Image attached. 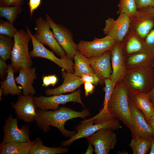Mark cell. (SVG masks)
<instances>
[{"label": "cell", "mask_w": 154, "mask_h": 154, "mask_svg": "<svg viewBox=\"0 0 154 154\" xmlns=\"http://www.w3.org/2000/svg\"><path fill=\"white\" fill-rule=\"evenodd\" d=\"M123 42L124 56L139 52L147 51L145 40L133 33L129 31Z\"/></svg>", "instance_id": "cell-21"}, {"label": "cell", "mask_w": 154, "mask_h": 154, "mask_svg": "<svg viewBox=\"0 0 154 154\" xmlns=\"http://www.w3.org/2000/svg\"><path fill=\"white\" fill-rule=\"evenodd\" d=\"M42 86L46 87L51 85V82L48 76L44 75L42 76Z\"/></svg>", "instance_id": "cell-41"}, {"label": "cell", "mask_w": 154, "mask_h": 154, "mask_svg": "<svg viewBox=\"0 0 154 154\" xmlns=\"http://www.w3.org/2000/svg\"><path fill=\"white\" fill-rule=\"evenodd\" d=\"M74 74L81 77L84 74H95L91 67L88 58L78 50L74 56Z\"/></svg>", "instance_id": "cell-26"}, {"label": "cell", "mask_w": 154, "mask_h": 154, "mask_svg": "<svg viewBox=\"0 0 154 154\" xmlns=\"http://www.w3.org/2000/svg\"><path fill=\"white\" fill-rule=\"evenodd\" d=\"M50 28L47 21L40 17L36 20L35 28V32L33 36L38 42L49 47L61 58H68Z\"/></svg>", "instance_id": "cell-7"}, {"label": "cell", "mask_w": 154, "mask_h": 154, "mask_svg": "<svg viewBox=\"0 0 154 154\" xmlns=\"http://www.w3.org/2000/svg\"><path fill=\"white\" fill-rule=\"evenodd\" d=\"M23 11L21 6L6 7H0V16L5 18L10 23L13 24L19 15Z\"/></svg>", "instance_id": "cell-30"}, {"label": "cell", "mask_w": 154, "mask_h": 154, "mask_svg": "<svg viewBox=\"0 0 154 154\" xmlns=\"http://www.w3.org/2000/svg\"><path fill=\"white\" fill-rule=\"evenodd\" d=\"M148 11L154 17V6L146 8Z\"/></svg>", "instance_id": "cell-47"}, {"label": "cell", "mask_w": 154, "mask_h": 154, "mask_svg": "<svg viewBox=\"0 0 154 154\" xmlns=\"http://www.w3.org/2000/svg\"><path fill=\"white\" fill-rule=\"evenodd\" d=\"M149 154H154V139L151 141V145Z\"/></svg>", "instance_id": "cell-46"}, {"label": "cell", "mask_w": 154, "mask_h": 154, "mask_svg": "<svg viewBox=\"0 0 154 154\" xmlns=\"http://www.w3.org/2000/svg\"><path fill=\"white\" fill-rule=\"evenodd\" d=\"M147 94L150 102L154 105V86Z\"/></svg>", "instance_id": "cell-43"}, {"label": "cell", "mask_w": 154, "mask_h": 154, "mask_svg": "<svg viewBox=\"0 0 154 154\" xmlns=\"http://www.w3.org/2000/svg\"><path fill=\"white\" fill-rule=\"evenodd\" d=\"M129 104L133 129L132 139L143 138L151 141L154 139L153 129L146 121L143 112L135 106L129 97Z\"/></svg>", "instance_id": "cell-9"}, {"label": "cell", "mask_w": 154, "mask_h": 154, "mask_svg": "<svg viewBox=\"0 0 154 154\" xmlns=\"http://www.w3.org/2000/svg\"><path fill=\"white\" fill-rule=\"evenodd\" d=\"M147 51L154 57V27L145 39Z\"/></svg>", "instance_id": "cell-34"}, {"label": "cell", "mask_w": 154, "mask_h": 154, "mask_svg": "<svg viewBox=\"0 0 154 154\" xmlns=\"http://www.w3.org/2000/svg\"><path fill=\"white\" fill-rule=\"evenodd\" d=\"M110 113L123 123L131 131H133L129 96L127 90L121 82L117 83L108 106Z\"/></svg>", "instance_id": "cell-3"}, {"label": "cell", "mask_w": 154, "mask_h": 154, "mask_svg": "<svg viewBox=\"0 0 154 154\" xmlns=\"http://www.w3.org/2000/svg\"><path fill=\"white\" fill-rule=\"evenodd\" d=\"M123 48V42H116L110 51L112 70L110 78L116 83L122 82L127 70L124 62Z\"/></svg>", "instance_id": "cell-17"}, {"label": "cell", "mask_w": 154, "mask_h": 154, "mask_svg": "<svg viewBox=\"0 0 154 154\" xmlns=\"http://www.w3.org/2000/svg\"><path fill=\"white\" fill-rule=\"evenodd\" d=\"M33 96L21 94L12 106L19 119L29 123L35 121L37 115L38 108Z\"/></svg>", "instance_id": "cell-16"}, {"label": "cell", "mask_w": 154, "mask_h": 154, "mask_svg": "<svg viewBox=\"0 0 154 154\" xmlns=\"http://www.w3.org/2000/svg\"><path fill=\"white\" fill-rule=\"evenodd\" d=\"M146 120L154 130V116Z\"/></svg>", "instance_id": "cell-45"}, {"label": "cell", "mask_w": 154, "mask_h": 154, "mask_svg": "<svg viewBox=\"0 0 154 154\" xmlns=\"http://www.w3.org/2000/svg\"><path fill=\"white\" fill-rule=\"evenodd\" d=\"M129 17V31L145 40L154 27V17L146 8L137 9L135 14Z\"/></svg>", "instance_id": "cell-13"}, {"label": "cell", "mask_w": 154, "mask_h": 154, "mask_svg": "<svg viewBox=\"0 0 154 154\" xmlns=\"http://www.w3.org/2000/svg\"><path fill=\"white\" fill-rule=\"evenodd\" d=\"M129 98L135 106L143 112L146 119L154 116V105L150 102L147 93L139 92Z\"/></svg>", "instance_id": "cell-23"}, {"label": "cell", "mask_w": 154, "mask_h": 154, "mask_svg": "<svg viewBox=\"0 0 154 154\" xmlns=\"http://www.w3.org/2000/svg\"><path fill=\"white\" fill-rule=\"evenodd\" d=\"M24 0H0V7L22 5Z\"/></svg>", "instance_id": "cell-36"}, {"label": "cell", "mask_w": 154, "mask_h": 154, "mask_svg": "<svg viewBox=\"0 0 154 154\" xmlns=\"http://www.w3.org/2000/svg\"><path fill=\"white\" fill-rule=\"evenodd\" d=\"M19 71V75L15 79L18 84L21 86L23 94L34 95L36 91L33 84L37 78L36 68L21 67Z\"/></svg>", "instance_id": "cell-20"}, {"label": "cell", "mask_w": 154, "mask_h": 154, "mask_svg": "<svg viewBox=\"0 0 154 154\" xmlns=\"http://www.w3.org/2000/svg\"><path fill=\"white\" fill-rule=\"evenodd\" d=\"M153 67H137L127 68L121 82L129 97L139 92L148 93L154 86Z\"/></svg>", "instance_id": "cell-2"}, {"label": "cell", "mask_w": 154, "mask_h": 154, "mask_svg": "<svg viewBox=\"0 0 154 154\" xmlns=\"http://www.w3.org/2000/svg\"><path fill=\"white\" fill-rule=\"evenodd\" d=\"M3 127V143L26 142L31 141L29 138V127L23 125L21 128L18 126L17 118H14L11 114L5 120Z\"/></svg>", "instance_id": "cell-15"}, {"label": "cell", "mask_w": 154, "mask_h": 154, "mask_svg": "<svg viewBox=\"0 0 154 154\" xmlns=\"http://www.w3.org/2000/svg\"><path fill=\"white\" fill-rule=\"evenodd\" d=\"M14 41L12 38L6 35H0V57L6 61L10 58Z\"/></svg>", "instance_id": "cell-28"}, {"label": "cell", "mask_w": 154, "mask_h": 154, "mask_svg": "<svg viewBox=\"0 0 154 154\" xmlns=\"http://www.w3.org/2000/svg\"><path fill=\"white\" fill-rule=\"evenodd\" d=\"M3 94V90L1 88H0V101H2V96Z\"/></svg>", "instance_id": "cell-48"}, {"label": "cell", "mask_w": 154, "mask_h": 154, "mask_svg": "<svg viewBox=\"0 0 154 154\" xmlns=\"http://www.w3.org/2000/svg\"><path fill=\"white\" fill-rule=\"evenodd\" d=\"M124 58L127 68L143 67H153L154 63V57L147 51L135 53L124 56Z\"/></svg>", "instance_id": "cell-22"}, {"label": "cell", "mask_w": 154, "mask_h": 154, "mask_svg": "<svg viewBox=\"0 0 154 154\" xmlns=\"http://www.w3.org/2000/svg\"><path fill=\"white\" fill-rule=\"evenodd\" d=\"M151 141L143 138L132 139L129 145L133 154H145L150 149Z\"/></svg>", "instance_id": "cell-29"}, {"label": "cell", "mask_w": 154, "mask_h": 154, "mask_svg": "<svg viewBox=\"0 0 154 154\" xmlns=\"http://www.w3.org/2000/svg\"><path fill=\"white\" fill-rule=\"evenodd\" d=\"M46 17L57 41L67 58L72 60L77 50V44L74 41L73 34L66 27L55 23L48 14L46 15Z\"/></svg>", "instance_id": "cell-11"}, {"label": "cell", "mask_w": 154, "mask_h": 154, "mask_svg": "<svg viewBox=\"0 0 154 154\" xmlns=\"http://www.w3.org/2000/svg\"><path fill=\"white\" fill-rule=\"evenodd\" d=\"M105 86L104 88L105 94L103 104V108L100 111L102 113L110 112L108 110V106L113 92L116 85V83L112 80L110 78L105 79Z\"/></svg>", "instance_id": "cell-31"}, {"label": "cell", "mask_w": 154, "mask_h": 154, "mask_svg": "<svg viewBox=\"0 0 154 154\" xmlns=\"http://www.w3.org/2000/svg\"><path fill=\"white\" fill-rule=\"evenodd\" d=\"M80 89L71 94H60L49 96H40L34 97L35 103L38 109L43 111L49 110H58L60 104L64 105L67 103L73 102L80 104L83 107L85 106L81 98Z\"/></svg>", "instance_id": "cell-6"}, {"label": "cell", "mask_w": 154, "mask_h": 154, "mask_svg": "<svg viewBox=\"0 0 154 154\" xmlns=\"http://www.w3.org/2000/svg\"><path fill=\"white\" fill-rule=\"evenodd\" d=\"M121 127L119 120L116 118L108 121H104L94 116L81 121L74 128L77 131L76 133L68 140L62 141L60 145L63 147L68 146L75 141L87 138L102 129H109L113 131Z\"/></svg>", "instance_id": "cell-5"}, {"label": "cell", "mask_w": 154, "mask_h": 154, "mask_svg": "<svg viewBox=\"0 0 154 154\" xmlns=\"http://www.w3.org/2000/svg\"><path fill=\"white\" fill-rule=\"evenodd\" d=\"M8 66L7 76L5 80L1 82L0 88L3 90V94L5 96L9 94L19 96L22 93L21 88L16 83L14 76L15 72L11 64Z\"/></svg>", "instance_id": "cell-25"}, {"label": "cell", "mask_w": 154, "mask_h": 154, "mask_svg": "<svg viewBox=\"0 0 154 154\" xmlns=\"http://www.w3.org/2000/svg\"><path fill=\"white\" fill-rule=\"evenodd\" d=\"M81 78L84 82H89L95 85H97L102 80L96 74H84L82 76Z\"/></svg>", "instance_id": "cell-35"}, {"label": "cell", "mask_w": 154, "mask_h": 154, "mask_svg": "<svg viewBox=\"0 0 154 154\" xmlns=\"http://www.w3.org/2000/svg\"><path fill=\"white\" fill-rule=\"evenodd\" d=\"M112 37L106 35L101 38L95 37L92 41H80L77 44V50L88 58L101 56L106 52L111 51L116 44Z\"/></svg>", "instance_id": "cell-8"}, {"label": "cell", "mask_w": 154, "mask_h": 154, "mask_svg": "<svg viewBox=\"0 0 154 154\" xmlns=\"http://www.w3.org/2000/svg\"><path fill=\"white\" fill-rule=\"evenodd\" d=\"M137 9L154 6V0H135Z\"/></svg>", "instance_id": "cell-37"}, {"label": "cell", "mask_w": 154, "mask_h": 154, "mask_svg": "<svg viewBox=\"0 0 154 154\" xmlns=\"http://www.w3.org/2000/svg\"><path fill=\"white\" fill-rule=\"evenodd\" d=\"M62 74L63 79V83L56 88L46 89L45 93L46 96H50L72 93L84 84L81 78L76 76L74 73L62 69Z\"/></svg>", "instance_id": "cell-18"}, {"label": "cell", "mask_w": 154, "mask_h": 154, "mask_svg": "<svg viewBox=\"0 0 154 154\" xmlns=\"http://www.w3.org/2000/svg\"><path fill=\"white\" fill-rule=\"evenodd\" d=\"M152 67H153L154 68V63L153 65H152Z\"/></svg>", "instance_id": "cell-49"}, {"label": "cell", "mask_w": 154, "mask_h": 154, "mask_svg": "<svg viewBox=\"0 0 154 154\" xmlns=\"http://www.w3.org/2000/svg\"><path fill=\"white\" fill-rule=\"evenodd\" d=\"M110 51H108L100 56L88 58L90 64L95 73L103 80L110 78L112 73Z\"/></svg>", "instance_id": "cell-19"}, {"label": "cell", "mask_w": 154, "mask_h": 154, "mask_svg": "<svg viewBox=\"0 0 154 154\" xmlns=\"http://www.w3.org/2000/svg\"><path fill=\"white\" fill-rule=\"evenodd\" d=\"M50 79L51 85L53 86H54L57 82L58 79L55 75L52 74L48 75Z\"/></svg>", "instance_id": "cell-42"}, {"label": "cell", "mask_w": 154, "mask_h": 154, "mask_svg": "<svg viewBox=\"0 0 154 154\" xmlns=\"http://www.w3.org/2000/svg\"><path fill=\"white\" fill-rule=\"evenodd\" d=\"M109 129H100L87 137L88 143L94 146L96 154H108L117 142L116 134Z\"/></svg>", "instance_id": "cell-12"}, {"label": "cell", "mask_w": 154, "mask_h": 154, "mask_svg": "<svg viewBox=\"0 0 154 154\" xmlns=\"http://www.w3.org/2000/svg\"><path fill=\"white\" fill-rule=\"evenodd\" d=\"M84 84L85 95L87 97L93 93L95 86L93 84L89 82H84Z\"/></svg>", "instance_id": "cell-39"}, {"label": "cell", "mask_w": 154, "mask_h": 154, "mask_svg": "<svg viewBox=\"0 0 154 154\" xmlns=\"http://www.w3.org/2000/svg\"><path fill=\"white\" fill-rule=\"evenodd\" d=\"M130 22L129 16L125 13L119 14L116 20L109 18L105 21L104 33L112 37L116 42H121L129 31Z\"/></svg>", "instance_id": "cell-14"}, {"label": "cell", "mask_w": 154, "mask_h": 154, "mask_svg": "<svg viewBox=\"0 0 154 154\" xmlns=\"http://www.w3.org/2000/svg\"><path fill=\"white\" fill-rule=\"evenodd\" d=\"M90 115L89 109L86 108L80 112L64 106L53 111H43L38 109L35 121L37 126L44 132L48 131L50 126H52L58 129L62 135L65 137L71 138L76 132L66 129L64 127L65 123L70 119L77 117L84 118Z\"/></svg>", "instance_id": "cell-1"}, {"label": "cell", "mask_w": 154, "mask_h": 154, "mask_svg": "<svg viewBox=\"0 0 154 154\" xmlns=\"http://www.w3.org/2000/svg\"><path fill=\"white\" fill-rule=\"evenodd\" d=\"M34 141L29 154H62L68 151L67 148L62 147L61 146L54 147L44 146L43 144L42 141L38 137H36Z\"/></svg>", "instance_id": "cell-27"}, {"label": "cell", "mask_w": 154, "mask_h": 154, "mask_svg": "<svg viewBox=\"0 0 154 154\" xmlns=\"http://www.w3.org/2000/svg\"><path fill=\"white\" fill-rule=\"evenodd\" d=\"M17 30L13 24L10 22L0 20V35H3L12 38Z\"/></svg>", "instance_id": "cell-33"}, {"label": "cell", "mask_w": 154, "mask_h": 154, "mask_svg": "<svg viewBox=\"0 0 154 154\" xmlns=\"http://www.w3.org/2000/svg\"><path fill=\"white\" fill-rule=\"evenodd\" d=\"M14 45L10 59L15 72L21 67H31L32 61L29 52V44L31 37L23 29L18 30L13 37Z\"/></svg>", "instance_id": "cell-4"}, {"label": "cell", "mask_w": 154, "mask_h": 154, "mask_svg": "<svg viewBox=\"0 0 154 154\" xmlns=\"http://www.w3.org/2000/svg\"><path fill=\"white\" fill-rule=\"evenodd\" d=\"M8 68V66L7 65L5 61L0 58V76L2 78L3 76Z\"/></svg>", "instance_id": "cell-40"}, {"label": "cell", "mask_w": 154, "mask_h": 154, "mask_svg": "<svg viewBox=\"0 0 154 154\" xmlns=\"http://www.w3.org/2000/svg\"><path fill=\"white\" fill-rule=\"evenodd\" d=\"M33 141L26 142H2L0 144V154H29Z\"/></svg>", "instance_id": "cell-24"}, {"label": "cell", "mask_w": 154, "mask_h": 154, "mask_svg": "<svg viewBox=\"0 0 154 154\" xmlns=\"http://www.w3.org/2000/svg\"><path fill=\"white\" fill-rule=\"evenodd\" d=\"M118 7V14L125 13L129 17L135 14L137 10L135 0H119Z\"/></svg>", "instance_id": "cell-32"}, {"label": "cell", "mask_w": 154, "mask_h": 154, "mask_svg": "<svg viewBox=\"0 0 154 154\" xmlns=\"http://www.w3.org/2000/svg\"><path fill=\"white\" fill-rule=\"evenodd\" d=\"M92 145L89 143L86 152L85 154H93V151H94V149L93 148Z\"/></svg>", "instance_id": "cell-44"}, {"label": "cell", "mask_w": 154, "mask_h": 154, "mask_svg": "<svg viewBox=\"0 0 154 154\" xmlns=\"http://www.w3.org/2000/svg\"><path fill=\"white\" fill-rule=\"evenodd\" d=\"M27 32L29 34L33 45V49L30 52L31 57H40L49 60L57 65L67 72L74 73L72 60L68 58H59L53 52L46 48L43 44L37 41L34 37L28 27H25Z\"/></svg>", "instance_id": "cell-10"}, {"label": "cell", "mask_w": 154, "mask_h": 154, "mask_svg": "<svg viewBox=\"0 0 154 154\" xmlns=\"http://www.w3.org/2000/svg\"><path fill=\"white\" fill-rule=\"evenodd\" d=\"M41 3V0H29L28 3L30 9V15L32 18L34 11L40 6Z\"/></svg>", "instance_id": "cell-38"}]
</instances>
